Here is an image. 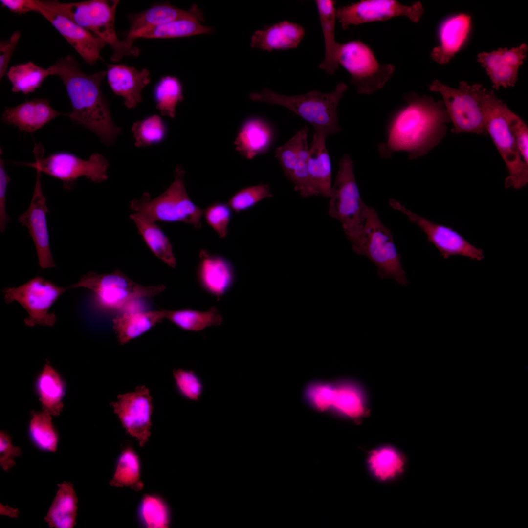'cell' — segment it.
<instances>
[{"mask_svg": "<svg viewBox=\"0 0 528 528\" xmlns=\"http://www.w3.org/2000/svg\"><path fill=\"white\" fill-rule=\"evenodd\" d=\"M406 105L391 120L386 141L378 145L380 156L390 158L397 151L408 153L410 160L426 154L446 135L450 120L442 100L406 94Z\"/></svg>", "mask_w": 528, "mask_h": 528, "instance_id": "6da1fadb", "label": "cell"}, {"mask_svg": "<svg viewBox=\"0 0 528 528\" xmlns=\"http://www.w3.org/2000/svg\"><path fill=\"white\" fill-rule=\"evenodd\" d=\"M48 69L50 75L60 78L70 98L72 110L65 115L94 132L103 144H113L121 129L114 124L101 90L107 71L88 75L70 55L59 59Z\"/></svg>", "mask_w": 528, "mask_h": 528, "instance_id": "7a4b0ae2", "label": "cell"}, {"mask_svg": "<svg viewBox=\"0 0 528 528\" xmlns=\"http://www.w3.org/2000/svg\"><path fill=\"white\" fill-rule=\"evenodd\" d=\"M43 3L81 27L93 33L109 45L113 50L111 59L119 62L125 56H137L139 49L125 40H120L114 29L118 0H90L63 3L43 0Z\"/></svg>", "mask_w": 528, "mask_h": 528, "instance_id": "3957f363", "label": "cell"}, {"mask_svg": "<svg viewBox=\"0 0 528 528\" xmlns=\"http://www.w3.org/2000/svg\"><path fill=\"white\" fill-rule=\"evenodd\" d=\"M329 197L328 214L342 224L353 251L359 255L363 243L366 204L362 201L353 171V161L344 154Z\"/></svg>", "mask_w": 528, "mask_h": 528, "instance_id": "277c9868", "label": "cell"}, {"mask_svg": "<svg viewBox=\"0 0 528 528\" xmlns=\"http://www.w3.org/2000/svg\"><path fill=\"white\" fill-rule=\"evenodd\" d=\"M347 86L339 83L334 91L323 93L312 90L297 95H285L265 89L249 95L254 101L265 102L284 107L310 124L314 130L327 135H333L340 131L337 117V107Z\"/></svg>", "mask_w": 528, "mask_h": 528, "instance_id": "5b68a950", "label": "cell"}, {"mask_svg": "<svg viewBox=\"0 0 528 528\" xmlns=\"http://www.w3.org/2000/svg\"><path fill=\"white\" fill-rule=\"evenodd\" d=\"M184 173L180 166H176L173 182L163 193L152 199L145 192L140 199L131 201L130 209L153 222H181L200 228L203 210L189 198L184 185Z\"/></svg>", "mask_w": 528, "mask_h": 528, "instance_id": "8992f818", "label": "cell"}, {"mask_svg": "<svg viewBox=\"0 0 528 528\" xmlns=\"http://www.w3.org/2000/svg\"><path fill=\"white\" fill-rule=\"evenodd\" d=\"M483 110L487 134L491 138L508 171L505 187L518 189L526 186L528 183V165L520 155L507 121L510 109L493 90L486 89Z\"/></svg>", "mask_w": 528, "mask_h": 528, "instance_id": "52a82bcc", "label": "cell"}, {"mask_svg": "<svg viewBox=\"0 0 528 528\" xmlns=\"http://www.w3.org/2000/svg\"><path fill=\"white\" fill-rule=\"evenodd\" d=\"M431 91L442 97L447 114L455 133H470L487 135L484 124L483 99L486 89L480 84L460 82L451 88L435 80L429 86Z\"/></svg>", "mask_w": 528, "mask_h": 528, "instance_id": "ba28073f", "label": "cell"}, {"mask_svg": "<svg viewBox=\"0 0 528 528\" xmlns=\"http://www.w3.org/2000/svg\"><path fill=\"white\" fill-rule=\"evenodd\" d=\"M363 243L360 255L369 258L377 267L381 278L393 279L406 286L408 280L402 268L401 257L390 230L381 221L377 212L366 205Z\"/></svg>", "mask_w": 528, "mask_h": 528, "instance_id": "9c48e42d", "label": "cell"}, {"mask_svg": "<svg viewBox=\"0 0 528 528\" xmlns=\"http://www.w3.org/2000/svg\"><path fill=\"white\" fill-rule=\"evenodd\" d=\"M83 287L91 290L103 308L116 310L137 299L151 298L165 290L163 284L144 286L130 279L119 270L106 274L90 271L83 275L70 289Z\"/></svg>", "mask_w": 528, "mask_h": 528, "instance_id": "30bf717a", "label": "cell"}, {"mask_svg": "<svg viewBox=\"0 0 528 528\" xmlns=\"http://www.w3.org/2000/svg\"><path fill=\"white\" fill-rule=\"evenodd\" d=\"M338 62L360 94H370L382 88L395 71L393 65L379 63L371 48L358 40L341 44Z\"/></svg>", "mask_w": 528, "mask_h": 528, "instance_id": "8fae6325", "label": "cell"}, {"mask_svg": "<svg viewBox=\"0 0 528 528\" xmlns=\"http://www.w3.org/2000/svg\"><path fill=\"white\" fill-rule=\"evenodd\" d=\"M69 288L59 286L42 277H36L17 287H6L2 292L6 303L18 302L27 312L24 324L52 327L56 316L49 312L59 297Z\"/></svg>", "mask_w": 528, "mask_h": 528, "instance_id": "7c38bea8", "label": "cell"}, {"mask_svg": "<svg viewBox=\"0 0 528 528\" xmlns=\"http://www.w3.org/2000/svg\"><path fill=\"white\" fill-rule=\"evenodd\" d=\"M36 156L35 162L23 164L61 180L67 189H72L81 176H85L94 183H100L108 178L106 171L109 163L98 153L92 154L88 160L66 152L56 153L44 158Z\"/></svg>", "mask_w": 528, "mask_h": 528, "instance_id": "4fadbf2b", "label": "cell"}, {"mask_svg": "<svg viewBox=\"0 0 528 528\" xmlns=\"http://www.w3.org/2000/svg\"><path fill=\"white\" fill-rule=\"evenodd\" d=\"M389 203L393 209L404 214L410 222L418 226L426 235L428 242L439 251L444 259L461 256L473 260L484 259L483 249L472 244L452 227L433 222L409 210L396 199H390Z\"/></svg>", "mask_w": 528, "mask_h": 528, "instance_id": "5bb4252c", "label": "cell"}, {"mask_svg": "<svg viewBox=\"0 0 528 528\" xmlns=\"http://www.w3.org/2000/svg\"><path fill=\"white\" fill-rule=\"evenodd\" d=\"M420 2L405 5L396 0H362L335 9L336 18L343 30L351 25L402 16L414 22H418L423 13Z\"/></svg>", "mask_w": 528, "mask_h": 528, "instance_id": "9a60e30c", "label": "cell"}, {"mask_svg": "<svg viewBox=\"0 0 528 528\" xmlns=\"http://www.w3.org/2000/svg\"><path fill=\"white\" fill-rule=\"evenodd\" d=\"M112 406L126 432L143 446L151 435L152 425L153 407L149 389L143 385L120 394Z\"/></svg>", "mask_w": 528, "mask_h": 528, "instance_id": "2e32d148", "label": "cell"}, {"mask_svg": "<svg viewBox=\"0 0 528 528\" xmlns=\"http://www.w3.org/2000/svg\"><path fill=\"white\" fill-rule=\"evenodd\" d=\"M308 129L305 126L288 141L275 150V157L285 176L294 185V189L305 198L317 196L308 171Z\"/></svg>", "mask_w": 528, "mask_h": 528, "instance_id": "e0dca14e", "label": "cell"}, {"mask_svg": "<svg viewBox=\"0 0 528 528\" xmlns=\"http://www.w3.org/2000/svg\"><path fill=\"white\" fill-rule=\"evenodd\" d=\"M33 11L50 22L86 63L93 65L100 58V52L106 45L101 38L50 8L42 0H34Z\"/></svg>", "mask_w": 528, "mask_h": 528, "instance_id": "ac0fdd59", "label": "cell"}, {"mask_svg": "<svg viewBox=\"0 0 528 528\" xmlns=\"http://www.w3.org/2000/svg\"><path fill=\"white\" fill-rule=\"evenodd\" d=\"M41 172L37 171L33 195L28 209L18 218V221L28 229L35 244L39 264L43 269L55 267L50 248L46 214L49 210L43 195L40 180Z\"/></svg>", "mask_w": 528, "mask_h": 528, "instance_id": "d6986e66", "label": "cell"}, {"mask_svg": "<svg viewBox=\"0 0 528 528\" xmlns=\"http://www.w3.org/2000/svg\"><path fill=\"white\" fill-rule=\"evenodd\" d=\"M527 51V45L523 43L510 49L499 48L490 52L479 53L478 61L485 69L493 88L498 90L501 87L506 88L515 85L519 68L523 63Z\"/></svg>", "mask_w": 528, "mask_h": 528, "instance_id": "ffe728a7", "label": "cell"}, {"mask_svg": "<svg viewBox=\"0 0 528 528\" xmlns=\"http://www.w3.org/2000/svg\"><path fill=\"white\" fill-rule=\"evenodd\" d=\"M196 277L199 285L207 293L218 300L233 286L235 270L232 263L226 258L201 250Z\"/></svg>", "mask_w": 528, "mask_h": 528, "instance_id": "44dd1931", "label": "cell"}, {"mask_svg": "<svg viewBox=\"0 0 528 528\" xmlns=\"http://www.w3.org/2000/svg\"><path fill=\"white\" fill-rule=\"evenodd\" d=\"M146 69L138 70L123 64H108L106 76L111 90L124 99V104L132 109L142 101L141 92L150 82Z\"/></svg>", "mask_w": 528, "mask_h": 528, "instance_id": "7402d4cb", "label": "cell"}, {"mask_svg": "<svg viewBox=\"0 0 528 528\" xmlns=\"http://www.w3.org/2000/svg\"><path fill=\"white\" fill-rule=\"evenodd\" d=\"M129 18L130 28L125 39L132 44L135 35L145 29L179 19L193 18L200 22L204 21L203 12L197 5L193 4L190 9L185 10L169 3L155 5L139 13L131 14Z\"/></svg>", "mask_w": 528, "mask_h": 528, "instance_id": "603a6c76", "label": "cell"}, {"mask_svg": "<svg viewBox=\"0 0 528 528\" xmlns=\"http://www.w3.org/2000/svg\"><path fill=\"white\" fill-rule=\"evenodd\" d=\"M471 25L470 16L464 13L445 19L440 26V44L431 51L432 59L441 65L448 63L466 41Z\"/></svg>", "mask_w": 528, "mask_h": 528, "instance_id": "cb8c5ba5", "label": "cell"}, {"mask_svg": "<svg viewBox=\"0 0 528 528\" xmlns=\"http://www.w3.org/2000/svg\"><path fill=\"white\" fill-rule=\"evenodd\" d=\"M62 114L53 109L45 99H34L14 107H6L1 119L22 131L32 133Z\"/></svg>", "mask_w": 528, "mask_h": 528, "instance_id": "d4e9b609", "label": "cell"}, {"mask_svg": "<svg viewBox=\"0 0 528 528\" xmlns=\"http://www.w3.org/2000/svg\"><path fill=\"white\" fill-rule=\"evenodd\" d=\"M327 134L315 131L308 153V171L317 195L329 198L331 187V166L326 147Z\"/></svg>", "mask_w": 528, "mask_h": 528, "instance_id": "484cf974", "label": "cell"}, {"mask_svg": "<svg viewBox=\"0 0 528 528\" xmlns=\"http://www.w3.org/2000/svg\"><path fill=\"white\" fill-rule=\"evenodd\" d=\"M305 34L299 24L284 21L256 31L251 36L250 46L268 51L296 48Z\"/></svg>", "mask_w": 528, "mask_h": 528, "instance_id": "4316f807", "label": "cell"}, {"mask_svg": "<svg viewBox=\"0 0 528 528\" xmlns=\"http://www.w3.org/2000/svg\"><path fill=\"white\" fill-rule=\"evenodd\" d=\"M273 138L270 125L259 118H251L242 124L235 141L236 149L243 156L251 159L266 151Z\"/></svg>", "mask_w": 528, "mask_h": 528, "instance_id": "83f0119b", "label": "cell"}, {"mask_svg": "<svg viewBox=\"0 0 528 528\" xmlns=\"http://www.w3.org/2000/svg\"><path fill=\"white\" fill-rule=\"evenodd\" d=\"M164 319L165 309L127 311L113 319V328L118 341L123 345L141 336Z\"/></svg>", "mask_w": 528, "mask_h": 528, "instance_id": "f1b7e54d", "label": "cell"}, {"mask_svg": "<svg viewBox=\"0 0 528 528\" xmlns=\"http://www.w3.org/2000/svg\"><path fill=\"white\" fill-rule=\"evenodd\" d=\"M315 1L325 44L324 58L320 64L319 68L328 74L333 75L339 68L338 56L341 46L335 39V2L332 0H317Z\"/></svg>", "mask_w": 528, "mask_h": 528, "instance_id": "f546056e", "label": "cell"}, {"mask_svg": "<svg viewBox=\"0 0 528 528\" xmlns=\"http://www.w3.org/2000/svg\"><path fill=\"white\" fill-rule=\"evenodd\" d=\"M59 488L44 519L50 528H72L76 525L78 499L71 483Z\"/></svg>", "mask_w": 528, "mask_h": 528, "instance_id": "4dcf8cb0", "label": "cell"}, {"mask_svg": "<svg viewBox=\"0 0 528 528\" xmlns=\"http://www.w3.org/2000/svg\"><path fill=\"white\" fill-rule=\"evenodd\" d=\"M130 218L136 226L139 234L151 251L169 266L175 268L176 261L173 246L161 228L136 212L130 214Z\"/></svg>", "mask_w": 528, "mask_h": 528, "instance_id": "1f68e13d", "label": "cell"}, {"mask_svg": "<svg viewBox=\"0 0 528 528\" xmlns=\"http://www.w3.org/2000/svg\"><path fill=\"white\" fill-rule=\"evenodd\" d=\"M36 388L44 411L58 416L63 407L65 385L57 372L47 363L37 379Z\"/></svg>", "mask_w": 528, "mask_h": 528, "instance_id": "d6a6232c", "label": "cell"}, {"mask_svg": "<svg viewBox=\"0 0 528 528\" xmlns=\"http://www.w3.org/2000/svg\"><path fill=\"white\" fill-rule=\"evenodd\" d=\"M193 18H182L142 30L135 35L134 40L143 38H175L200 34H211L214 28L205 26Z\"/></svg>", "mask_w": 528, "mask_h": 528, "instance_id": "836d02e7", "label": "cell"}, {"mask_svg": "<svg viewBox=\"0 0 528 528\" xmlns=\"http://www.w3.org/2000/svg\"><path fill=\"white\" fill-rule=\"evenodd\" d=\"M165 317L183 330L195 332L208 327L220 325L223 321L221 314L214 306L205 311L190 309H165Z\"/></svg>", "mask_w": 528, "mask_h": 528, "instance_id": "e575fe53", "label": "cell"}, {"mask_svg": "<svg viewBox=\"0 0 528 528\" xmlns=\"http://www.w3.org/2000/svg\"><path fill=\"white\" fill-rule=\"evenodd\" d=\"M109 484L117 487H129L137 491L142 489L139 458L132 447H126L120 453Z\"/></svg>", "mask_w": 528, "mask_h": 528, "instance_id": "d590c367", "label": "cell"}, {"mask_svg": "<svg viewBox=\"0 0 528 528\" xmlns=\"http://www.w3.org/2000/svg\"><path fill=\"white\" fill-rule=\"evenodd\" d=\"M6 76L12 84L13 92L26 94L39 88L50 73L48 68L28 62L12 66Z\"/></svg>", "mask_w": 528, "mask_h": 528, "instance_id": "8d00e7d4", "label": "cell"}, {"mask_svg": "<svg viewBox=\"0 0 528 528\" xmlns=\"http://www.w3.org/2000/svg\"><path fill=\"white\" fill-rule=\"evenodd\" d=\"M154 97L161 115L174 118L177 103L183 100L179 80L171 76L162 78L155 87Z\"/></svg>", "mask_w": 528, "mask_h": 528, "instance_id": "74e56055", "label": "cell"}, {"mask_svg": "<svg viewBox=\"0 0 528 528\" xmlns=\"http://www.w3.org/2000/svg\"><path fill=\"white\" fill-rule=\"evenodd\" d=\"M138 515L140 522L147 528H167L170 522V510L166 503L156 495L143 496L138 506Z\"/></svg>", "mask_w": 528, "mask_h": 528, "instance_id": "f35d334b", "label": "cell"}, {"mask_svg": "<svg viewBox=\"0 0 528 528\" xmlns=\"http://www.w3.org/2000/svg\"><path fill=\"white\" fill-rule=\"evenodd\" d=\"M29 432L33 443L39 448L55 452L58 444V435L52 423L51 415L44 411L32 412Z\"/></svg>", "mask_w": 528, "mask_h": 528, "instance_id": "ab89813d", "label": "cell"}, {"mask_svg": "<svg viewBox=\"0 0 528 528\" xmlns=\"http://www.w3.org/2000/svg\"><path fill=\"white\" fill-rule=\"evenodd\" d=\"M331 407L351 417H360L365 412L364 396L356 386L343 384L334 387Z\"/></svg>", "mask_w": 528, "mask_h": 528, "instance_id": "60d3db41", "label": "cell"}, {"mask_svg": "<svg viewBox=\"0 0 528 528\" xmlns=\"http://www.w3.org/2000/svg\"><path fill=\"white\" fill-rule=\"evenodd\" d=\"M369 463L374 474L381 480L394 477L402 471L403 461L395 449L385 447L373 451L369 458Z\"/></svg>", "mask_w": 528, "mask_h": 528, "instance_id": "b9f144b4", "label": "cell"}, {"mask_svg": "<svg viewBox=\"0 0 528 528\" xmlns=\"http://www.w3.org/2000/svg\"><path fill=\"white\" fill-rule=\"evenodd\" d=\"M135 146L145 147L162 142L165 138L167 129L158 115L149 116L134 123L132 127Z\"/></svg>", "mask_w": 528, "mask_h": 528, "instance_id": "7bdbcfd3", "label": "cell"}, {"mask_svg": "<svg viewBox=\"0 0 528 528\" xmlns=\"http://www.w3.org/2000/svg\"><path fill=\"white\" fill-rule=\"evenodd\" d=\"M273 196L268 184H260L243 188L229 198L228 204L236 213L246 211L263 199Z\"/></svg>", "mask_w": 528, "mask_h": 528, "instance_id": "ee69618b", "label": "cell"}, {"mask_svg": "<svg viewBox=\"0 0 528 528\" xmlns=\"http://www.w3.org/2000/svg\"><path fill=\"white\" fill-rule=\"evenodd\" d=\"M176 388L183 398L198 401L204 391V384L200 377L193 370L181 368L173 371Z\"/></svg>", "mask_w": 528, "mask_h": 528, "instance_id": "f6af8a7d", "label": "cell"}, {"mask_svg": "<svg viewBox=\"0 0 528 528\" xmlns=\"http://www.w3.org/2000/svg\"><path fill=\"white\" fill-rule=\"evenodd\" d=\"M203 216L206 223L220 238L227 236L232 217V209L228 204L213 203L203 210Z\"/></svg>", "mask_w": 528, "mask_h": 528, "instance_id": "bcb514c9", "label": "cell"}, {"mask_svg": "<svg viewBox=\"0 0 528 528\" xmlns=\"http://www.w3.org/2000/svg\"><path fill=\"white\" fill-rule=\"evenodd\" d=\"M507 121L522 160L528 165V128L525 122L510 110Z\"/></svg>", "mask_w": 528, "mask_h": 528, "instance_id": "7dc6e473", "label": "cell"}, {"mask_svg": "<svg viewBox=\"0 0 528 528\" xmlns=\"http://www.w3.org/2000/svg\"><path fill=\"white\" fill-rule=\"evenodd\" d=\"M334 387L324 384L311 386L308 391V396L311 403L317 408L327 409L331 407Z\"/></svg>", "mask_w": 528, "mask_h": 528, "instance_id": "c3c4849f", "label": "cell"}, {"mask_svg": "<svg viewBox=\"0 0 528 528\" xmlns=\"http://www.w3.org/2000/svg\"><path fill=\"white\" fill-rule=\"evenodd\" d=\"M22 454L21 449L14 446L10 437L3 431L0 433V465L7 471L15 464V458Z\"/></svg>", "mask_w": 528, "mask_h": 528, "instance_id": "681fc988", "label": "cell"}, {"mask_svg": "<svg viewBox=\"0 0 528 528\" xmlns=\"http://www.w3.org/2000/svg\"><path fill=\"white\" fill-rule=\"evenodd\" d=\"M19 31L15 32L10 38L0 42V78L6 73L11 57L20 39Z\"/></svg>", "mask_w": 528, "mask_h": 528, "instance_id": "f907efd6", "label": "cell"}, {"mask_svg": "<svg viewBox=\"0 0 528 528\" xmlns=\"http://www.w3.org/2000/svg\"><path fill=\"white\" fill-rule=\"evenodd\" d=\"M10 178L7 174L3 160L0 159V230L3 232L9 220L6 209V194L8 184Z\"/></svg>", "mask_w": 528, "mask_h": 528, "instance_id": "816d5d0a", "label": "cell"}, {"mask_svg": "<svg viewBox=\"0 0 528 528\" xmlns=\"http://www.w3.org/2000/svg\"><path fill=\"white\" fill-rule=\"evenodd\" d=\"M3 7L18 14H24L32 11L33 0H1Z\"/></svg>", "mask_w": 528, "mask_h": 528, "instance_id": "f5cc1de1", "label": "cell"}]
</instances>
